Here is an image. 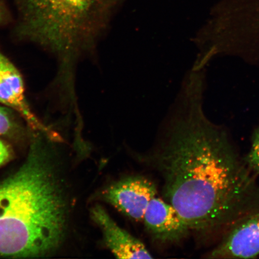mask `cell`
Returning <instances> with one entry per match:
<instances>
[{
  "mask_svg": "<svg viewBox=\"0 0 259 259\" xmlns=\"http://www.w3.org/2000/svg\"><path fill=\"white\" fill-rule=\"evenodd\" d=\"M206 70L191 69L151 160L165 200L207 240L259 212V183L228 130L206 115Z\"/></svg>",
  "mask_w": 259,
  "mask_h": 259,
  "instance_id": "6da1fadb",
  "label": "cell"
},
{
  "mask_svg": "<svg viewBox=\"0 0 259 259\" xmlns=\"http://www.w3.org/2000/svg\"><path fill=\"white\" fill-rule=\"evenodd\" d=\"M54 154L32 142L25 163L0 183V257H44L62 245L68 206Z\"/></svg>",
  "mask_w": 259,
  "mask_h": 259,
  "instance_id": "7a4b0ae2",
  "label": "cell"
},
{
  "mask_svg": "<svg viewBox=\"0 0 259 259\" xmlns=\"http://www.w3.org/2000/svg\"><path fill=\"white\" fill-rule=\"evenodd\" d=\"M20 33L56 53L67 74L95 53L108 25L102 0H20Z\"/></svg>",
  "mask_w": 259,
  "mask_h": 259,
  "instance_id": "3957f363",
  "label": "cell"
},
{
  "mask_svg": "<svg viewBox=\"0 0 259 259\" xmlns=\"http://www.w3.org/2000/svg\"><path fill=\"white\" fill-rule=\"evenodd\" d=\"M157 192L156 187L151 181L144 177H133L105 188L97 198L110 204L129 218L141 222Z\"/></svg>",
  "mask_w": 259,
  "mask_h": 259,
  "instance_id": "277c9868",
  "label": "cell"
},
{
  "mask_svg": "<svg viewBox=\"0 0 259 259\" xmlns=\"http://www.w3.org/2000/svg\"><path fill=\"white\" fill-rule=\"evenodd\" d=\"M259 255V212L236 223L207 253L213 259L253 258Z\"/></svg>",
  "mask_w": 259,
  "mask_h": 259,
  "instance_id": "5b68a950",
  "label": "cell"
},
{
  "mask_svg": "<svg viewBox=\"0 0 259 259\" xmlns=\"http://www.w3.org/2000/svg\"><path fill=\"white\" fill-rule=\"evenodd\" d=\"M143 221L150 235L161 242H179L190 232L178 210L166 200L156 196L149 203Z\"/></svg>",
  "mask_w": 259,
  "mask_h": 259,
  "instance_id": "8992f818",
  "label": "cell"
},
{
  "mask_svg": "<svg viewBox=\"0 0 259 259\" xmlns=\"http://www.w3.org/2000/svg\"><path fill=\"white\" fill-rule=\"evenodd\" d=\"M91 218L101 230L107 247L116 258H153L143 243L116 224L101 206L93 207Z\"/></svg>",
  "mask_w": 259,
  "mask_h": 259,
  "instance_id": "52a82bcc",
  "label": "cell"
},
{
  "mask_svg": "<svg viewBox=\"0 0 259 259\" xmlns=\"http://www.w3.org/2000/svg\"><path fill=\"white\" fill-rule=\"evenodd\" d=\"M0 103L15 110L35 130L51 135L32 113L25 96L23 80L20 73L7 57L0 53Z\"/></svg>",
  "mask_w": 259,
  "mask_h": 259,
  "instance_id": "ba28073f",
  "label": "cell"
},
{
  "mask_svg": "<svg viewBox=\"0 0 259 259\" xmlns=\"http://www.w3.org/2000/svg\"><path fill=\"white\" fill-rule=\"evenodd\" d=\"M247 166L252 172L259 176V125L252 135L251 145L247 155L244 157Z\"/></svg>",
  "mask_w": 259,
  "mask_h": 259,
  "instance_id": "9c48e42d",
  "label": "cell"
},
{
  "mask_svg": "<svg viewBox=\"0 0 259 259\" xmlns=\"http://www.w3.org/2000/svg\"><path fill=\"white\" fill-rule=\"evenodd\" d=\"M245 2L249 22L259 42V0H245Z\"/></svg>",
  "mask_w": 259,
  "mask_h": 259,
  "instance_id": "30bf717a",
  "label": "cell"
},
{
  "mask_svg": "<svg viewBox=\"0 0 259 259\" xmlns=\"http://www.w3.org/2000/svg\"><path fill=\"white\" fill-rule=\"evenodd\" d=\"M19 130L18 125L9 112L0 106V135L12 137Z\"/></svg>",
  "mask_w": 259,
  "mask_h": 259,
  "instance_id": "8fae6325",
  "label": "cell"
},
{
  "mask_svg": "<svg viewBox=\"0 0 259 259\" xmlns=\"http://www.w3.org/2000/svg\"><path fill=\"white\" fill-rule=\"evenodd\" d=\"M11 153L8 145L0 139V166L9 160Z\"/></svg>",
  "mask_w": 259,
  "mask_h": 259,
  "instance_id": "7c38bea8",
  "label": "cell"
},
{
  "mask_svg": "<svg viewBox=\"0 0 259 259\" xmlns=\"http://www.w3.org/2000/svg\"><path fill=\"white\" fill-rule=\"evenodd\" d=\"M3 19H4V12H3L2 5H0V23L2 22Z\"/></svg>",
  "mask_w": 259,
  "mask_h": 259,
  "instance_id": "4fadbf2b",
  "label": "cell"
}]
</instances>
